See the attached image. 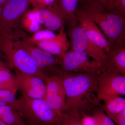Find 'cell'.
Here are the masks:
<instances>
[{
	"mask_svg": "<svg viewBox=\"0 0 125 125\" xmlns=\"http://www.w3.org/2000/svg\"><path fill=\"white\" fill-rule=\"evenodd\" d=\"M112 120L116 125H125V110L117 115Z\"/></svg>",
	"mask_w": 125,
	"mask_h": 125,
	"instance_id": "83f0119b",
	"label": "cell"
},
{
	"mask_svg": "<svg viewBox=\"0 0 125 125\" xmlns=\"http://www.w3.org/2000/svg\"><path fill=\"white\" fill-rule=\"evenodd\" d=\"M7 67L6 65L4 62H2V61H0V70L4 69L5 68Z\"/></svg>",
	"mask_w": 125,
	"mask_h": 125,
	"instance_id": "4dcf8cb0",
	"label": "cell"
},
{
	"mask_svg": "<svg viewBox=\"0 0 125 125\" xmlns=\"http://www.w3.org/2000/svg\"><path fill=\"white\" fill-rule=\"evenodd\" d=\"M34 18L40 24H44L51 18L54 10V4L46 8L34 9Z\"/></svg>",
	"mask_w": 125,
	"mask_h": 125,
	"instance_id": "7402d4cb",
	"label": "cell"
},
{
	"mask_svg": "<svg viewBox=\"0 0 125 125\" xmlns=\"http://www.w3.org/2000/svg\"><path fill=\"white\" fill-rule=\"evenodd\" d=\"M99 75L65 72L62 79L66 93L63 113L80 116L88 114L95 105L90 94L96 93Z\"/></svg>",
	"mask_w": 125,
	"mask_h": 125,
	"instance_id": "6da1fadb",
	"label": "cell"
},
{
	"mask_svg": "<svg viewBox=\"0 0 125 125\" xmlns=\"http://www.w3.org/2000/svg\"><path fill=\"white\" fill-rule=\"evenodd\" d=\"M61 67L66 72L98 75L106 69L103 62L93 60L85 53L71 50L62 58Z\"/></svg>",
	"mask_w": 125,
	"mask_h": 125,
	"instance_id": "52a82bcc",
	"label": "cell"
},
{
	"mask_svg": "<svg viewBox=\"0 0 125 125\" xmlns=\"http://www.w3.org/2000/svg\"><path fill=\"white\" fill-rule=\"evenodd\" d=\"M99 4L107 10L110 11V4L111 0H95Z\"/></svg>",
	"mask_w": 125,
	"mask_h": 125,
	"instance_id": "f546056e",
	"label": "cell"
},
{
	"mask_svg": "<svg viewBox=\"0 0 125 125\" xmlns=\"http://www.w3.org/2000/svg\"><path fill=\"white\" fill-rule=\"evenodd\" d=\"M78 7L97 25L111 49L125 46V17L107 11L95 0H78Z\"/></svg>",
	"mask_w": 125,
	"mask_h": 125,
	"instance_id": "7a4b0ae2",
	"label": "cell"
},
{
	"mask_svg": "<svg viewBox=\"0 0 125 125\" xmlns=\"http://www.w3.org/2000/svg\"><path fill=\"white\" fill-rule=\"evenodd\" d=\"M81 117L83 125H95L93 120L89 115L83 114Z\"/></svg>",
	"mask_w": 125,
	"mask_h": 125,
	"instance_id": "f1b7e54d",
	"label": "cell"
},
{
	"mask_svg": "<svg viewBox=\"0 0 125 125\" xmlns=\"http://www.w3.org/2000/svg\"><path fill=\"white\" fill-rule=\"evenodd\" d=\"M9 0H0V4L4 6Z\"/></svg>",
	"mask_w": 125,
	"mask_h": 125,
	"instance_id": "1f68e13d",
	"label": "cell"
},
{
	"mask_svg": "<svg viewBox=\"0 0 125 125\" xmlns=\"http://www.w3.org/2000/svg\"><path fill=\"white\" fill-rule=\"evenodd\" d=\"M46 90L43 99L54 112L63 113L66 103V93L61 79L52 76L45 82Z\"/></svg>",
	"mask_w": 125,
	"mask_h": 125,
	"instance_id": "30bf717a",
	"label": "cell"
},
{
	"mask_svg": "<svg viewBox=\"0 0 125 125\" xmlns=\"http://www.w3.org/2000/svg\"><path fill=\"white\" fill-rule=\"evenodd\" d=\"M0 125H9L0 120Z\"/></svg>",
	"mask_w": 125,
	"mask_h": 125,
	"instance_id": "836d02e7",
	"label": "cell"
},
{
	"mask_svg": "<svg viewBox=\"0 0 125 125\" xmlns=\"http://www.w3.org/2000/svg\"><path fill=\"white\" fill-rule=\"evenodd\" d=\"M12 92L6 89H0V98L5 102L14 107L17 99Z\"/></svg>",
	"mask_w": 125,
	"mask_h": 125,
	"instance_id": "484cf974",
	"label": "cell"
},
{
	"mask_svg": "<svg viewBox=\"0 0 125 125\" xmlns=\"http://www.w3.org/2000/svg\"><path fill=\"white\" fill-rule=\"evenodd\" d=\"M18 90L22 96L33 99H43L45 96V83L39 77L24 73L15 70Z\"/></svg>",
	"mask_w": 125,
	"mask_h": 125,
	"instance_id": "7c38bea8",
	"label": "cell"
},
{
	"mask_svg": "<svg viewBox=\"0 0 125 125\" xmlns=\"http://www.w3.org/2000/svg\"><path fill=\"white\" fill-rule=\"evenodd\" d=\"M97 97L102 96H125V76L106 67L99 75Z\"/></svg>",
	"mask_w": 125,
	"mask_h": 125,
	"instance_id": "ba28073f",
	"label": "cell"
},
{
	"mask_svg": "<svg viewBox=\"0 0 125 125\" xmlns=\"http://www.w3.org/2000/svg\"><path fill=\"white\" fill-rule=\"evenodd\" d=\"M0 89L10 90L15 95L19 90L15 75L8 67L0 70Z\"/></svg>",
	"mask_w": 125,
	"mask_h": 125,
	"instance_id": "ac0fdd59",
	"label": "cell"
},
{
	"mask_svg": "<svg viewBox=\"0 0 125 125\" xmlns=\"http://www.w3.org/2000/svg\"><path fill=\"white\" fill-rule=\"evenodd\" d=\"M54 10L51 17L44 24L47 29L53 31L64 30V24L67 18L61 11L55 2L54 4Z\"/></svg>",
	"mask_w": 125,
	"mask_h": 125,
	"instance_id": "e0dca14e",
	"label": "cell"
},
{
	"mask_svg": "<svg viewBox=\"0 0 125 125\" xmlns=\"http://www.w3.org/2000/svg\"><path fill=\"white\" fill-rule=\"evenodd\" d=\"M30 5V0H9L3 6L0 31L10 33L11 28L21 22Z\"/></svg>",
	"mask_w": 125,
	"mask_h": 125,
	"instance_id": "9c48e42d",
	"label": "cell"
},
{
	"mask_svg": "<svg viewBox=\"0 0 125 125\" xmlns=\"http://www.w3.org/2000/svg\"><path fill=\"white\" fill-rule=\"evenodd\" d=\"M23 27L29 32H36L39 30L41 25L34 18L33 10L26 12L21 21Z\"/></svg>",
	"mask_w": 125,
	"mask_h": 125,
	"instance_id": "44dd1931",
	"label": "cell"
},
{
	"mask_svg": "<svg viewBox=\"0 0 125 125\" xmlns=\"http://www.w3.org/2000/svg\"><path fill=\"white\" fill-rule=\"evenodd\" d=\"M87 115L92 117L95 125H116L105 113L102 106H94Z\"/></svg>",
	"mask_w": 125,
	"mask_h": 125,
	"instance_id": "d6986e66",
	"label": "cell"
},
{
	"mask_svg": "<svg viewBox=\"0 0 125 125\" xmlns=\"http://www.w3.org/2000/svg\"><path fill=\"white\" fill-rule=\"evenodd\" d=\"M0 51L10 67L18 71L41 78L45 83L48 78L38 67L26 51L15 46L9 34L0 31Z\"/></svg>",
	"mask_w": 125,
	"mask_h": 125,
	"instance_id": "277c9868",
	"label": "cell"
},
{
	"mask_svg": "<svg viewBox=\"0 0 125 125\" xmlns=\"http://www.w3.org/2000/svg\"><path fill=\"white\" fill-rule=\"evenodd\" d=\"M56 35L54 32L48 29L39 30L35 32L32 37L25 40L33 44L37 42L52 39Z\"/></svg>",
	"mask_w": 125,
	"mask_h": 125,
	"instance_id": "603a6c76",
	"label": "cell"
},
{
	"mask_svg": "<svg viewBox=\"0 0 125 125\" xmlns=\"http://www.w3.org/2000/svg\"><path fill=\"white\" fill-rule=\"evenodd\" d=\"M67 32L71 41L70 50L83 52L93 60L101 62L105 65L107 55L105 51L97 46L87 37L76 17L66 20Z\"/></svg>",
	"mask_w": 125,
	"mask_h": 125,
	"instance_id": "5b68a950",
	"label": "cell"
},
{
	"mask_svg": "<svg viewBox=\"0 0 125 125\" xmlns=\"http://www.w3.org/2000/svg\"><path fill=\"white\" fill-rule=\"evenodd\" d=\"M110 11L125 17V0H111Z\"/></svg>",
	"mask_w": 125,
	"mask_h": 125,
	"instance_id": "d4e9b609",
	"label": "cell"
},
{
	"mask_svg": "<svg viewBox=\"0 0 125 125\" xmlns=\"http://www.w3.org/2000/svg\"><path fill=\"white\" fill-rule=\"evenodd\" d=\"M106 55V67L125 76V46L111 49Z\"/></svg>",
	"mask_w": 125,
	"mask_h": 125,
	"instance_id": "5bb4252c",
	"label": "cell"
},
{
	"mask_svg": "<svg viewBox=\"0 0 125 125\" xmlns=\"http://www.w3.org/2000/svg\"><path fill=\"white\" fill-rule=\"evenodd\" d=\"M75 17L87 37L94 43L103 49L106 53L111 50L108 41L100 29L85 12L77 8Z\"/></svg>",
	"mask_w": 125,
	"mask_h": 125,
	"instance_id": "8fae6325",
	"label": "cell"
},
{
	"mask_svg": "<svg viewBox=\"0 0 125 125\" xmlns=\"http://www.w3.org/2000/svg\"><path fill=\"white\" fill-rule=\"evenodd\" d=\"M3 57V55H2V53L0 51V61H1V58H2Z\"/></svg>",
	"mask_w": 125,
	"mask_h": 125,
	"instance_id": "e575fe53",
	"label": "cell"
},
{
	"mask_svg": "<svg viewBox=\"0 0 125 125\" xmlns=\"http://www.w3.org/2000/svg\"><path fill=\"white\" fill-rule=\"evenodd\" d=\"M0 120L9 125H26L16 109L10 105L0 106Z\"/></svg>",
	"mask_w": 125,
	"mask_h": 125,
	"instance_id": "2e32d148",
	"label": "cell"
},
{
	"mask_svg": "<svg viewBox=\"0 0 125 125\" xmlns=\"http://www.w3.org/2000/svg\"><path fill=\"white\" fill-rule=\"evenodd\" d=\"M13 43L15 46L26 51L48 78L53 76L61 78L64 72L61 67L62 58L35 46L25 40L16 41Z\"/></svg>",
	"mask_w": 125,
	"mask_h": 125,
	"instance_id": "8992f818",
	"label": "cell"
},
{
	"mask_svg": "<svg viewBox=\"0 0 125 125\" xmlns=\"http://www.w3.org/2000/svg\"><path fill=\"white\" fill-rule=\"evenodd\" d=\"M60 125H83L81 116L66 113H62Z\"/></svg>",
	"mask_w": 125,
	"mask_h": 125,
	"instance_id": "cb8c5ba5",
	"label": "cell"
},
{
	"mask_svg": "<svg viewBox=\"0 0 125 125\" xmlns=\"http://www.w3.org/2000/svg\"><path fill=\"white\" fill-rule=\"evenodd\" d=\"M55 2L61 11L65 16L67 20L75 17L78 0H57Z\"/></svg>",
	"mask_w": 125,
	"mask_h": 125,
	"instance_id": "ffe728a7",
	"label": "cell"
},
{
	"mask_svg": "<svg viewBox=\"0 0 125 125\" xmlns=\"http://www.w3.org/2000/svg\"><path fill=\"white\" fill-rule=\"evenodd\" d=\"M14 108L26 125H60L61 114L54 112L43 99L21 95Z\"/></svg>",
	"mask_w": 125,
	"mask_h": 125,
	"instance_id": "3957f363",
	"label": "cell"
},
{
	"mask_svg": "<svg viewBox=\"0 0 125 125\" xmlns=\"http://www.w3.org/2000/svg\"><path fill=\"white\" fill-rule=\"evenodd\" d=\"M57 0H30V4L32 5L35 9L46 8L53 4Z\"/></svg>",
	"mask_w": 125,
	"mask_h": 125,
	"instance_id": "4316f807",
	"label": "cell"
},
{
	"mask_svg": "<svg viewBox=\"0 0 125 125\" xmlns=\"http://www.w3.org/2000/svg\"><path fill=\"white\" fill-rule=\"evenodd\" d=\"M103 101L102 107L112 120L122 111L125 110V99L117 96H102L97 97Z\"/></svg>",
	"mask_w": 125,
	"mask_h": 125,
	"instance_id": "9a60e30c",
	"label": "cell"
},
{
	"mask_svg": "<svg viewBox=\"0 0 125 125\" xmlns=\"http://www.w3.org/2000/svg\"><path fill=\"white\" fill-rule=\"evenodd\" d=\"M59 32L52 39L37 42L33 44L50 54L62 58L71 47V44L64 30Z\"/></svg>",
	"mask_w": 125,
	"mask_h": 125,
	"instance_id": "4fadbf2b",
	"label": "cell"
},
{
	"mask_svg": "<svg viewBox=\"0 0 125 125\" xmlns=\"http://www.w3.org/2000/svg\"><path fill=\"white\" fill-rule=\"evenodd\" d=\"M3 7V6L0 4V20L1 18V15H2Z\"/></svg>",
	"mask_w": 125,
	"mask_h": 125,
	"instance_id": "d6a6232c",
	"label": "cell"
}]
</instances>
